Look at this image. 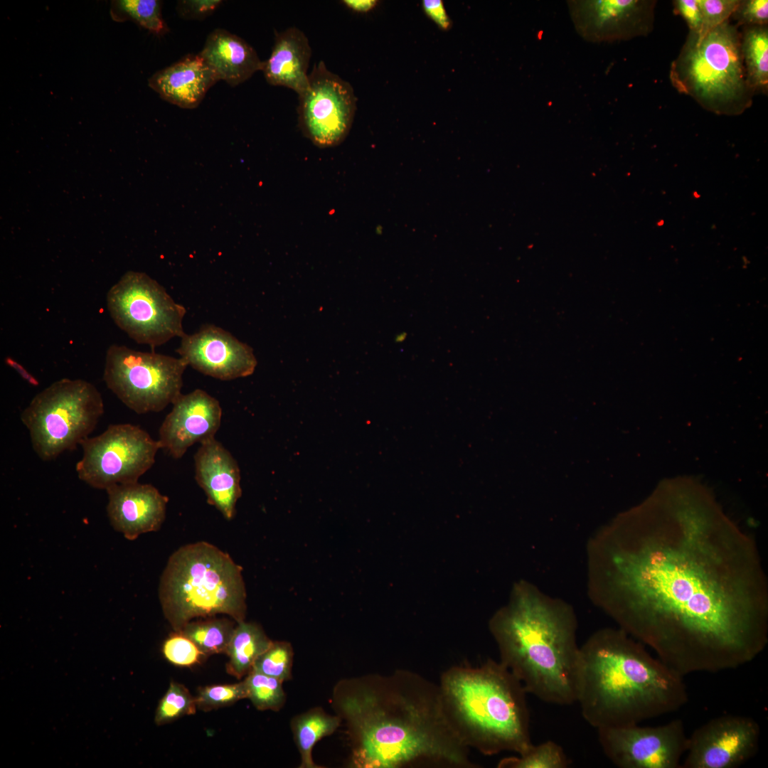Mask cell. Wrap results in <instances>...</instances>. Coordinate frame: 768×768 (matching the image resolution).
I'll return each instance as SVG.
<instances>
[{
	"label": "cell",
	"mask_w": 768,
	"mask_h": 768,
	"mask_svg": "<svg viewBox=\"0 0 768 768\" xmlns=\"http://www.w3.org/2000/svg\"><path fill=\"white\" fill-rule=\"evenodd\" d=\"M446 715L464 744L484 755L532 745L526 691L500 661L453 666L438 683Z\"/></svg>",
	"instance_id": "5"
},
{
	"label": "cell",
	"mask_w": 768,
	"mask_h": 768,
	"mask_svg": "<svg viewBox=\"0 0 768 768\" xmlns=\"http://www.w3.org/2000/svg\"><path fill=\"white\" fill-rule=\"evenodd\" d=\"M675 11L686 21L690 32L699 34L702 28V16L698 0H676Z\"/></svg>",
	"instance_id": "37"
},
{
	"label": "cell",
	"mask_w": 768,
	"mask_h": 768,
	"mask_svg": "<svg viewBox=\"0 0 768 768\" xmlns=\"http://www.w3.org/2000/svg\"><path fill=\"white\" fill-rule=\"evenodd\" d=\"M598 548V605L682 676L735 669L765 649L758 548L700 482L659 484Z\"/></svg>",
	"instance_id": "1"
},
{
	"label": "cell",
	"mask_w": 768,
	"mask_h": 768,
	"mask_svg": "<svg viewBox=\"0 0 768 768\" xmlns=\"http://www.w3.org/2000/svg\"><path fill=\"white\" fill-rule=\"evenodd\" d=\"M341 724L337 715H329L321 708H311L292 720L291 728L300 754L299 767H320L313 760V748L321 739L333 734Z\"/></svg>",
	"instance_id": "24"
},
{
	"label": "cell",
	"mask_w": 768,
	"mask_h": 768,
	"mask_svg": "<svg viewBox=\"0 0 768 768\" xmlns=\"http://www.w3.org/2000/svg\"><path fill=\"white\" fill-rule=\"evenodd\" d=\"M670 80L681 93L718 114L736 115L749 108V87L741 53V33L729 21L703 35L690 32L671 64Z\"/></svg>",
	"instance_id": "7"
},
{
	"label": "cell",
	"mask_w": 768,
	"mask_h": 768,
	"mask_svg": "<svg viewBox=\"0 0 768 768\" xmlns=\"http://www.w3.org/2000/svg\"><path fill=\"white\" fill-rule=\"evenodd\" d=\"M222 2L221 0H181L177 3L176 11L183 18L202 20L211 15Z\"/></svg>",
	"instance_id": "36"
},
{
	"label": "cell",
	"mask_w": 768,
	"mask_h": 768,
	"mask_svg": "<svg viewBox=\"0 0 768 768\" xmlns=\"http://www.w3.org/2000/svg\"><path fill=\"white\" fill-rule=\"evenodd\" d=\"M341 3L348 9L358 13H367L373 9L378 1L376 0H343Z\"/></svg>",
	"instance_id": "39"
},
{
	"label": "cell",
	"mask_w": 768,
	"mask_h": 768,
	"mask_svg": "<svg viewBox=\"0 0 768 768\" xmlns=\"http://www.w3.org/2000/svg\"><path fill=\"white\" fill-rule=\"evenodd\" d=\"M235 622L228 618L210 617L205 620L189 622L180 633L190 639L207 656L225 654L235 627Z\"/></svg>",
	"instance_id": "26"
},
{
	"label": "cell",
	"mask_w": 768,
	"mask_h": 768,
	"mask_svg": "<svg viewBox=\"0 0 768 768\" xmlns=\"http://www.w3.org/2000/svg\"><path fill=\"white\" fill-rule=\"evenodd\" d=\"M272 643L257 624L245 620L238 622L225 651L228 656L227 673L238 679L247 676L257 658Z\"/></svg>",
	"instance_id": "23"
},
{
	"label": "cell",
	"mask_w": 768,
	"mask_h": 768,
	"mask_svg": "<svg viewBox=\"0 0 768 768\" xmlns=\"http://www.w3.org/2000/svg\"><path fill=\"white\" fill-rule=\"evenodd\" d=\"M176 352L188 366L221 380L249 376L257 364L250 346L213 324H204L193 334H185Z\"/></svg>",
	"instance_id": "16"
},
{
	"label": "cell",
	"mask_w": 768,
	"mask_h": 768,
	"mask_svg": "<svg viewBox=\"0 0 768 768\" xmlns=\"http://www.w3.org/2000/svg\"><path fill=\"white\" fill-rule=\"evenodd\" d=\"M247 697L245 684L242 681L233 684L202 687L198 690L195 701L197 708L203 711H210L230 705Z\"/></svg>",
	"instance_id": "32"
},
{
	"label": "cell",
	"mask_w": 768,
	"mask_h": 768,
	"mask_svg": "<svg viewBox=\"0 0 768 768\" xmlns=\"http://www.w3.org/2000/svg\"><path fill=\"white\" fill-rule=\"evenodd\" d=\"M242 568L216 546L201 541L185 545L169 558L159 597L164 617L176 632L192 619L225 614L245 620L246 590Z\"/></svg>",
	"instance_id": "6"
},
{
	"label": "cell",
	"mask_w": 768,
	"mask_h": 768,
	"mask_svg": "<svg viewBox=\"0 0 768 768\" xmlns=\"http://www.w3.org/2000/svg\"><path fill=\"white\" fill-rule=\"evenodd\" d=\"M199 54L219 80L233 87L261 71L263 64L249 43L222 28H216L209 34Z\"/></svg>",
	"instance_id": "22"
},
{
	"label": "cell",
	"mask_w": 768,
	"mask_h": 768,
	"mask_svg": "<svg viewBox=\"0 0 768 768\" xmlns=\"http://www.w3.org/2000/svg\"><path fill=\"white\" fill-rule=\"evenodd\" d=\"M332 705L358 768H474L452 727L439 685L409 670L340 681Z\"/></svg>",
	"instance_id": "2"
},
{
	"label": "cell",
	"mask_w": 768,
	"mask_h": 768,
	"mask_svg": "<svg viewBox=\"0 0 768 768\" xmlns=\"http://www.w3.org/2000/svg\"><path fill=\"white\" fill-rule=\"evenodd\" d=\"M5 362L8 366L15 370L18 373V375L28 383L33 386L38 385V380L35 378L31 373H29L27 370L16 361H15L11 357H6L5 359Z\"/></svg>",
	"instance_id": "40"
},
{
	"label": "cell",
	"mask_w": 768,
	"mask_h": 768,
	"mask_svg": "<svg viewBox=\"0 0 768 768\" xmlns=\"http://www.w3.org/2000/svg\"><path fill=\"white\" fill-rule=\"evenodd\" d=\"M311 56L307 37L299 28L290 27L276 33L271 54L263 61L261 71L269 84L286 87L299 95L308 85Z\"/></svg>",
	"instance_id": "21"
},
{
	"label": "cell",
	"mask_w": 768,
	"mask_h": 768,
	"mask_svg": "<svg viewBox=\"0 0 768 768\" xmlns=\"http://www.w3.org/2000/svg\"><path fill=\"white\" fill-rule=\"evenodd\" d=\"M732 16L740 25L745 26H767L768 22V1H740Z\"/></svg>",
	"instance_id": "35"
},
{
	"label": "cell",
	"mask_w": 768,
	"mask_h": 768,
	"mask_svg": "<svg viewBox=\"0 0 768 768\" xmlns=\"http://www.w3.org/2000/svg\"><path fill=\"white\" fill-rule=\"evenodd\" d=\"M698 2L702 16V28L698 35H703L728 21L740 0H698Z\"/></svg>",
	"instance_id": "34"
},
{
	"label": "cell",
	"mask_w": 768,
	"mask_h": 768,
	"mask_svg": "<svg viewBox=\"0 0 768 768\" xmlns=\"http://www.w3.org/2000/svg\"><path fill=\"white\" fill-rule=\"evenodd\" d=\"M298 97V121L305 137L321 148L336 146L345 139L357 101L348 82L329 70L321 60L314 64L308 85Z\"/></svg>",
	"instance_id": "12"
},
{
	"label": "cell",
	"mask_w": 768,
	"mask_h": 768,
	"mask_svg": "<svg viewBox=\"0 0 768 768\" xmlns=\"http://www.w3.org/2000/svg\"><path fill=\"white\" fill-rule=\"evenodd\" d=\"M80 445L82 457L75 467L78 478L105 491L114 485L137 482L152 467L161 449L158 440L131 424L109 425Z\"/></svg>",
	"instance_id": "11"
},
{
	"label": "cell",
	"mask_w": 768,
	"mask_h": 768,
	"mask_svg": "<svg viewBox=\"0 0 768 768\" xmlns=\"http://www.w3.org/2000/svg\"><path fill=\"white\" fill-rule=\"evenodd\" d=\"M502 663L526 693L548 703H576L580 647L571 607L521 582L489 622Z\"/></svg>",
	"instance_id": "4"
},
{
	"label": "cell",
	"mask_w": 768,
	"mask_h": 768,
	"mask_svg": "<svg viewBox=\"0 0 768 768\" xmlns=\"http://www.w3.org/2000/svg\"><path fill=\"white\" fill-rule=\"evenodd\" d=\"M688 698L683 676L621 628L600 629L580 647L576 703L597 730L675 712Z\"/></svg>",
	"instance_id": "3"
},
{
	"label": "cell",
	"mask_w": 768,
	"mask_h": 768,
	"mask_svg": "<svg viewBox=\"0 0 768 768\" xmlns=\"http://www.w3.org/2000/svg\"><path fill=\"white\" fill-rule=\"evenodd\" d=\"M741 53L749 87L767 92L768 87V29L767 26H745L741 33Z\"/></svg>",
	"instance_id": "25"
},
{
	"label": "cell",
	"mask_w": 768,
	"mask_h": 768,
	"mask_svg": "<svg viewBox=\"0 0 768 768\" xmlns=\"http://www.w3.org/2000/svg\"><path fill=\"white\" fill-rule=\"evenodd\" d=\"M760 726L753 718L725 715L697 728L688 740L681 768H737L758 749Z\"/></svg>",
	"instance_id": "14"
},
{
	"label": "cell",
	"mask_w": 768,
	"mask_h": 768,
	"mask_svg": "<svg viewBox=\"0 0 768 768\" xmlns=\"http://www.w3.org/2000/svg\"><path fill=\"white\" fill-rule=\"evenodd\" d=\"M606 757L620 768H681L688 737L681 720L656 727L597 729Z\"/></svg>",
	"instance_id": "13"
},
{
	"label": "cell",
	"mask_w": 768,
	"mask_h": 768,
	"mask_svg": "<svg viewBox=\"0 0 768 768\" xmlns=\"http://www.w3.org/2000/svg\"><path fill=\"white\" fill-rule=\"evenodd\" d=\"M104 413L102 395L92 383L63 378L36 394L21 414L33 449L43 461L72 451L95 428Z\"/></svg>",
	"instance_id": "8"
},
{
	"label": "cell",
	"mask_w": 768,
	"mask_h": 768,
	"mask_svg": "<svg viewBox=\"0 0 768 768\" xmlns=\"http://www.w3.org/2000/svg\"><path fill=\"white\" fill-rule=\"evenodd\" d=\"M106 302L115 324L138 343L154 348L185 334V307L144 272H127L110 289Z\"/></svg>",
	"instance_id": "10"
},
{
	"label": "cell",
	"mask_w": 768,
	"mask_h": 768,
	"mask_svg": "<svg viewBox=\"0 0 768 768\" xmlns=\"http://www.w3.org/2000/svg\"><path fill=\"white\" fill-rule=\"evenodd\" d=\"M570 761L561 746L548 740L537 745L533 744L518 756L501 759L499 768H566Z\"/></svg>",
	"instance_id": "28"
},
{
	"label": "cell",
	"mask_w": 768,
	"mask_h": 768,
	"mask_svg": "<svg viewBox=\"0 0 768 768\" xmlns=\"http://www.w3.org/2000/svg\"><path fill=\"white\" fill-rule=\"evenodd\" d=\"M195 478L208 503L232 520L242 496L240 471L230 452L214 438L202 443L194 456Z\"/></svg>",
	"instance_id": "19"
},
{
	"label": "cell",
	"mask_w": 768,
	"mask_h": 768,
	"mask_svg": "<svg viewBox=\"0 0 768 768\" xmlns=\"http://www.w3.org/2000/svg\"><path fill=\"white\" fill-rule=\"evenodd\" d=\"M187 366L181 357L112 344L106 352L103 380L118 399L136 413L157 412L181 394Z\"/></svg>",
	"instance_id": "9"
},
{
	"label": "cell",
	"mask_w": 768,
	"mask_h": 768,
	"mask_svg": "<svg viewBox=\"0 0 768 768\" xmlns=\"http://www.w3.org/2000/svg\"><path fill=\"white\" fill-rule=\"evenodd\" d=\"M162 654L169 663L184 667L199 663L207 656L190 639L176 631L164 641Z\"/></svg>",
	"instance_id": "33"
},
{
	"label": "cell",
	"mask_w": 768,
	"mask_h": 768,
	"mask_svg": "<svg viewBox=\"0 0 768 768\" xmlns=\"http://www.w3.org/2000/svg\"><path fill=\"white\" fill-rule=\"evenodd\" d=\"M422 6L426 14L434 21L442 30L447 31L451 26V20L441 0H424Z\"/></svg>",
	"instance_id": "38"
},
{
	"label": "cell",
	"mask_w": 768,
	"mask_h": 768,
	"mask_svg": "<svg viewBox=\"0 0 768 768\" xmlns=\"http://www.w3.org/2000/svg\"><path fill=\"white\" fill-rule=\"evenodd\" d=\"M156 0H117L112 1L111 16L114 21L131 20L156 34L167 31Z\"/></svg>",
	"instance_id": "27"
},
{
	"label": "cell",
	"mask_w": 768,
	"mask_h": 768,
	"mask_svg": "<svg viewBox=\"0 0 768 768\" xmlns=\"http://www.w3.org/2000/svg\"><path fill=\"white\" fill-rule=\"evenodd\" d=\"M172 405L159 428L158 442L161 449L180 459L194 444L214 438L222 408L216 398L201 389L181 393Z\"/></svg>",
	"instance_id": "17"
},
{
	"label": "cell",
	"mask_w": 768,
	"mask_h": 768,
	"mask_svg": "<svg viewBox=\"0 0 768 768\" xmlns=\"http://www.w3.org/2000/svg\"><path fill=\"white\" fill-rule=\"evenodd\" d=\"M218 80L198 53L187 55L155 73L149 78V85L167 102L181 108L193 109L199 105Z\"/></svg>",
	"instance_id": "20"
},
{
	"label": "cell",
	"mask_w": 768,
	"mask_h": 768,
	"mask_svg": "<svg viewBox=\"0 0 768 768\" xmlns=\"http://www.w3.org/2000/svg\"><path fill=\"white\" fill-rule=\"evenodd\" d=\"M577 33L585 40L610 42L645 36L654 25L655 1H568Z\"/></svg>",
	"instance_id": "15"
},
{
	"label": "cell",
	"mask_w": 768,
	"mask_h": 768,
	"mask_svg": "<svg viewBox=\"0 0 768 768\" xmlns=\"http://www.w3.org/2000/svg\"><path fill=\"white\" fill-rule=\"evenodd\" d=\"M197 709L195 697L182 684L171 681L157 705L154 722L163 725L184 715L195 714Z\"/></svg>",
	"instance_id": "30"
},
{
	"label": "cell",
	"mask_w": 768,
	"mask_h": 768,
	"mask_svg": "<svg viewBox=\"0 0 768 768\" xmlns=\"http://www.w3.org/2000/svg\"><path fill=\"white\" fill-rule=\"evenodd\" d=\"M293 649L287 641H272L270 646L254 662L251 671H256L282 681L292 678Z\"/></svg>",
	"instance_id": "31"
},
{
	"label": "cell",
	"mask_w": 768,
	"mask_h": 768,
	"mask_svg": "<svg viewBox=\"0 0 768 768\" xmlns=\"http://www.w3.org/2000/svg\"><path fill=\"white\" fill-rule=\"evenodd\" d=\"M243 681L247 698L257 710L278 711L284 705L286 695L281 680L250 671Z\"/></svg>",
	"instance_id": "29"
},
{
	"label": "cell",
	"mask_w": 768,
	"mask_h": 768,
	"mask_svg": "<svg viewBox=\"0 0 768 768\" xmlns=\"http://www.w3.org/2000/svg\"><path fill=\"white\" fill-rule=\"evenodd\" d=\"M108 494L107 513L113 528L134 540L161 527L169 498L151 484L137 482L114 485Z\"/></svg>",
	"instance_id": "18"
}]
</instances>
